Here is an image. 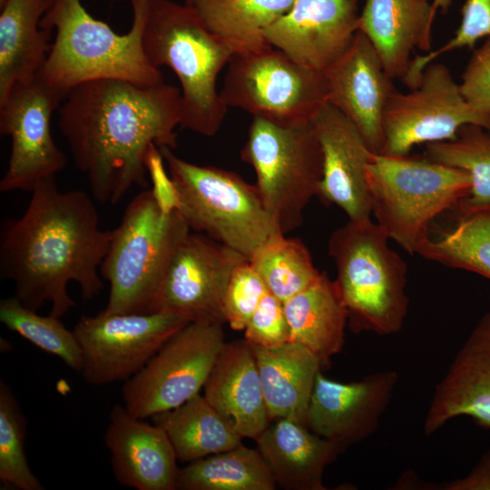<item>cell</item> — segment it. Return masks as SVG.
<instances>
[{
	"mask_svg": "<svg viewBox=\"0 0 490 490\" xmlns=\"http://www.w3.org/2000/svg\"><path fill=\"white\" fill-rule=\"evenodd\" d=\"M181 118V92L173 85L102 79L69 92L58 127L93 197L116 204L133 186L146 187L152 145L176 148L174 130Z\"/></svg>",
	"mask_w": 490,
	"mask_h": 490,
	"instance_id": "cell-1",
	"label": "cell"
},
{
	"mask_svg": "<svg viewBox=\"0 0 490 490\" xmlns=\"http://www.w3.org/2000/svg\"><path fill=\"white\" fill-rule=\"evenodd\" d=\"M31 192L24 212L2 222L0 275L13 281V296L24 306L37 311L48 302L49 314L62 318L76 306L70 282L84 300L102 292L111 230L101 228L96 206L83 191H61L51 178Z\"/></svg>",
	"mask_w": 490,
	"mask_h": 490,
	"instance_id": "cell-2",
	"label": "cell"
},
{
	"mask_svg": "<svg viewBox=\"0 0 490 490\" xmlns=\"http://www.w3.org/2000/svg\"><path fill=\"white\" fill-rule=\"evenodd\" d=\"M132 24L124 34L93 17L80 0H53L41 27L55 29L47 59L38 77L64 97L75 86L94 80L116 79L140 85L164 82L142 46L149 0H130Z\"/></svg>",
	"mask_w": 490,
	"mask_h": 490,
	"instance_id": "cell-3",
	"label": "cell"
},
{
	"mask_svg": "<svg viewBox=\"0 0 490 490\" xmlns=\"http://www.w3.org/2000/svg\"><path fill=\"white\" fill-rule=\"evenodd\" d=\"M142 46L152 66L170 67L181 83L180 126L215 135L228 108L217 90V78L235 55L232 47L204 26L191 5L170 0H149Z\"/></svg>",
	"mask_w": 490,
	"mask_h": 490,
	"instance_id": "cell-4",
	"label": "cell"
},
{
	"mask_svg": "<svg viewBox=\"0 0 490 490\" xmlns=\"http://www.w3.org/2000/svg\"><path fill=\"white\" fill-rule=\"evenodd\" d=\"M191 232L181 213H163L151 189L128 203L120 224L111 230L100 268L110 287L106 313L157 311L161 289L179 246Z\"/></svg>",
	"mask_w": 490,
	"mask_h": 490,
	"instance_id": "cell-5",
	"label": "cell"
},
{
	"mask_svg": "<svg viewBox=\"0 0 490 490\" xmlns=\"http://www.w3.org/2000/svg\"><path fill=\"white\" fill-rule=\"evenodd\" d=\"M388 240L371 219L348 220L328 240V254L337 269L335 282L354 333L393 335L407 318V266L389 248Z\"/></svg>",
	"mask_w": 490,
	"mask_h": 490,
	"instance_id": "cell-6",
	"label": "cell"
},
{
	"mask_svg": "<svg viewBox=\"0 0 490 490\" xmlns=\"http://www.w3.org/2000/svg\"><path fill=\"white\" fill-rule=\"evenodd\" d=\"M366 180L376 222L411 255L435 220L454 210L471 190L466 171L408 155L373 152Z\"/></svg>",
	"mask_w": 490,
	"mask_h": 490,
	"instance_id": "cell-7",
	"label": "cell"
},
{
	"mask_svg": "<svg viewBox=\"0 0 490 490\" xmlns=\"http://www.w3.org/2000/svg\"><path fill=\"white\" fill-rule=\"evenodd\" d=\"M160 151L178 191V211L191 230L211 237L248 260L271 238L282 234L255 185L233 172L187 162L170 148Z\"/></svg>",
	"mask_w": 490,
	"mask_h": 490,
	"instance_id": "cell-8",
	"label": "cell"
},
{
	"mask_svg": "<svg viewBox=\"0 0 490 490\" xmlns=\"http://www.w3.org/2000/svg\"><path fill=\"white\" fill-rule=\"evenodd\" d=\"M240 157L256 174V188L284 235L303 222L304 211L318 196L323 174L319 142L309 122L279 124L253 117Z\"/></svg>",
	"mask_w": 490,
	"mask_h": 490,
	"instance_id": "cell-9",
	"label": "cell"
},
{
	"mask_svg": "<svg viewBox=\"0 0 490 490\" xmlns=\"http://www.w3.org/2000/svg\"><path fill=\"white\" fill-rule=\"evenodd\" d=\"M220 94L229 107L279 124L309 122L328 99L324 74L308 69L281 50L235 54Z\"/></svg>",
	"mask_w": 490,
	"mask_h": 490,
	"instance_id": "cell-10",
	"label": "cell"
},
{
	"mask_svg": "<svg viewBox=\"0 0 490 490\" xmlns=\"http://www.w3.org/2000/svg\"><path fill=\"white\" fill-rule=\"evenodd\" d=\"M225 342L221 324H186L124 381L121 391L126 410L139 418H152L199 394Z\"/></svg>",
	"mask_w": 490,
	"mask_h": 490,
	"instance_id": "cell-11",
	"label": "cell"
},
{
	"mask_svg": "<svg viewBox=\"0 0 490 490\" xmlns=\"http://www.w3.org/2000/svg\"><path fill=\"white\" fill-rule=\"evenodd\" d=\"M466 125L490 132V113L470 105L450 69L433 62L424 69L416 88L407 93L395 90L389 97L379 153L407 156L416 145L455 139Z\"/></svg>",
	"mask_w": 490,
	"mask_h": 490,
	"instance_id": "cell-12",
	"label": "cell"
},
{
	"mask_svg": "<svg viewBox=\"0 0 490 490\" xmlns=\"http://www.w3.org/2000/svg\"><path fill=\"white\" fill-rule=\"evenodd\" d=\"M188 323L166 311L83 315L73 328L82 352L80 374L91 386L124 382Z\"/></svg>",
	"mask_w": 490,
	"mask_h": 490,
	"instance_id": "cell-13",
	"label": "cell"
},
{
	"mask_svg": "<svg viewBox=\"0 0 490 490\" xmlns=\"http://www.w3.org/2000/svg\"><path fill=\"white\" fill-rule=\"evenodd\" d=\"M65 97L38 76L15 83L0 102V132L11 140L7 169L0 191H32L54 178L66 157L51 132V116Z\"/></svg>",
	"mask_w": 490,
	"mask_h": 490,
	"instance_id": "cell-14",
	"label": "cell"
},
{
	"mask_svg": "<svg viewBox=\"0 0 490 490\" xmlns=\"http://www.w3.org/2000/svg\"><path fill=\"white\" fill-rule=\"evenodd\" d=\"M245 256L200 233L190 232L167 270L157 306L189 322L225 323L223 299L235 269Z\"/></svg>",
	"mask_w": 490,
	"mask_h": 490,
	"instance_id": "cell-15",
	"label": "cell"
},
{
	"mask_svg": "<svg viewBox=\"0 0 490 490\" xmlns=\"http://www.w3.org/2000/svg\"><path fill=\"white\" fill-rule=\"evenodd\" d=\"M394 370L342 383L318 373L307 412V426L342 451L377 431L398 382Z\"/></svg>",
	"mask_w": 490,
	"mask_h": 490,
	"instance_id": "cell-16",
	"label": "cell"
},
{
	"mask_svg": "<svg viewBox=\"0 0 490 490\" xmlns=\"http://www.w3.org/2000/svg\"><path fill=\"white\" fill-rule=\"evenodd\" d=\"M359 31L357 0H295L264 31L267 42L297 64L324 74Z\"/></svg>",
	"mask_w": 490,
	"mask_h": 490,
	"instance_id": "cell-17",
	"label": "cell"
},
{
	"mask_svg": "<svg viewBox=\"0 0 490 490\" xmlns=\"http://www.w3.org/2000/svg\"><path fill=\"white\" fill-rule=\"evenodd\" d=\"M324 75L327 102L356 126L372 152L379 153L384 111L397 89L368 38L358 31Z\"/></svg>",
	"mask_w": 490,
	"mask_h": 490,
	"instance_id": "cell-18",
	"label": "cell"
},
{
	"mask_svg": "<svg viewBox=\"0 0 490 490\" xmlns=\"http://www.w3.org/2000/svg\"><path fill=\"white\" fill-rule=\"evenodd\" d=\"M321 147L323 174L318 197L335 204L348 220H370L372 203L366 166L373 153L356 126L325 103L309 122Z\"/></svg>",
	"mask_w": 490,
	"mask_h": 490,
	"instance_id": "cell-19",
	"label": "cell"
},
{
	"mask_svg": "<svg viewBox=\"0 0 490 490\" xmlns=\"http://www.w3.org/2000/svg\"><path fill=\"white\" fill-rule=\"evenodd\" d=\"M115 405L109 414L104 445L115 480L136 490H176L178 459L160 426Z\"/></svg>",
	"mask_w": 490,
	"mask_h": 490,
	"instance_id": "cell-20",
	"label": "cell"
},
{
	"mask_svg": "<svg viewBox=\"0 0 490 490\" xmlns=\"http://www.w3.org/2000/svg\"><path fill=\"white\" fill-rule=\"evenodd\" d=\"M461 416L490 428V312L479 319L436 385L424 432L430 436Z\"/></svg>",
	"mask_w": 490,
	"mask_h": 490,
	"instance_id": "cell-21",
	"label": "cell"
},
{
	"mask_svg": "<svg viewBox=\"0 0 490 490\" xmlns=\"http://www.w3.org/2000/svg\"><path fill=\"white\" fill-rule=\"evenodd\" d=\"M203 391L242 437L255 439L271 421L254 352L245 339L225 342Z\"/></svg>",
	"mask_w": 490,
	"mask_h": 490,
	"instance_id": "cell-22",
	"label": "cell"
},
{
	"mask_svg": "<svg viewBox=\"0 0 490 490\" xmlns=\"http://www.w3.org/2000/svg\"><path fill=\"white\" fill-rule=\"evenodd\" d=\"M436 12L430 0H366L359 14V31L368 38L393 80H403L416 48L432 50Z\"/></svg>",
	"mask_w": 490,
	"mask_h": 490,
	"instance_id": "cell-23",
	"label": "cell"
},
{
	"mask_svg": "<svg viewBox=\"0 0 490 490\" xmlns=\"http://www.w3.org/2000/svg\"><path fill=\"white\" fill-rule=\"evenodd\" d=\"M276 485L285 490H325L323 475L342 450L297 421L279 418L254 439Z\"/></svg>",
	"mask_w": 490,
	"mask_h": 490,
	"instance_id": "cell-24",
	"label": "cell"
},
{
	"mask_svg": "<svg viewBox=\"0 0 490 490\" xmlns=\"http://www.w3.org/2000/svg\"><path fill=\"white\" fill-rule=\"evenodd\" d=\"M250 346L270 420L287 418L307 426L314 383L322 370L318 359L293 341L268 348Z\"/></svg>",
	"mask_w": 490,
	"mask_h": 490,
	"instance_id": "cell-25",
	"label": "cell"
},
{
	"mask_svg": "<svg viewBox=\"0 0 490 490\" xmlns=\"http://www.w3.org/2000/svg\"><path fill=\"white\" fill-rule=\"evenodd\" d=\"M53 0H6L0 15V102L15 83L32 82L43 68L52 31L41 20Z\"/></svg>",
	"mask_w": 490,
	"mask_h": 490,
	"instance_id": "cell-26",
	"label": "cell"
},
{
	"mask_svg": "<svg viewBox=\"0 0 490 490\" xmlns=\"http://www.w3.org/2000/svg\"><path fill=\"white\" fill-rule=\"evenodd\" d=\"M289 341L306 347L321 368L341 352L348 314L335 280L327 272L309 288L285 302Z\"/></svg>",
	"mask_w": 490,
	"mask_h": 490,
	"instance_id": "cell-27",
	"label": "cell"
},
{
	"mask_svg": "<svg viewBox=\"0 0 490 490\" xmlns=\"http://www.w3.org/2000/svg\"><path fill=\"white\" fill-rule=\"evenodd\" d=\"M443 226L431 225L416 254L442 265L490 279V205L469 209L458 204Z\"/></svg>",
	"mask_w": 490,
	"mask_h": 490,
	"instance_id": "cell-28",
	"label": "cell"
},
{
	"mask_svg": "<svg viewBox=\"0 0 490 490\" xmlns=\"http://www.w3.org/2000/svg\"><path fill=\"white\" fill-rule=\"evenodd\" d=\"M152 419L166 432L178 461L184 464L231 449L243 438L201 393Z\"/></svg>",
	"mask_w": 490,
	"mask_h": 490,
	"instance_id": "cell-29",
	"label": "cell"
},
{
	"mask_svg": "<svg viewBox=\"0 0 490 490\" xmlns=\"http://www.w3.org/2000/svg\"><path fill=\"white\" fill-rule=\"evenodd\" d=\"M295 0H189L204 26L235 54L261 51L270 44L264 31L285 15Z\"/></svg>",
	"mask_w": 490,
	"mask_h": 490,
	"instance_id": "cell-30",
	"label": "cell"
},
{
	"mask_svg": "<svg viewBox=\"0 0 490 490\" xmlns=\"http://www.w3.org/2000/svg\"><path fill=\"white\" fill-rule=\"evenodd\" d=\"M260 451L242 443L180 467L176 490H275Z\"/></svg>",
	"mask_w": 490,
	"mask_h": 490,
	"instance_id": "cell-31",
	"label": "cell"
},
{
	"mask_svg": "<svg viewBox=\"0 0 490 490\" xmlns=\"http://www.w3.org/2000/svg\"><path fill=\"white\" fill-rule=\"evenodd\" d=\"M249 261L268 290L282 302L311 286L321 274L304 243L284 234L271 238Z\"/></svg>",
	"mask_w": 490,
	"mask_h": 490,
	"instance_id": "cell-32",
	"label": "cell"
},
{
	"mask_svg": "<svg viewBox=\"0 0 490 490\" xmlns=\"http://www.w3.org/2000/svg\"><path fill=\"white\" fill-rule=\"evenodd\" d=\"M424 157L466 171L468 196L458 204L469 209L490 205V132L476 125L462 127L453 140L426 144Z\"/></svg>",
	"mask_w": 490,
	"mask_h": 490,
	"instance_id": "cell-33",
	"label": "cell"
},
{
	"mask_svg": "<svg viewBox=\"0 0 490 490\" xmlns=\"http://www.w3.org/2000/svg\"><path fill=\"white\" fill-rule=\"evenodd\" d=\"M0 321L39 349L60 358L72 370L81 372L79 343L60 318L39 315L12 296L0 301Z\"/></svg>",
	"mask_w": 490,
	"mask_h": 490,
	"instance_id": "cell-34",
	"label": "cell"
},
{
	"mask_svg": "<svg viewBox=\"0 0 490 490\" xmlns=\"http://www.w3.org/2000/svg\"><path fill=\"white\" fill-rule=\"evenodd\" d=\"M27 420L10 386L0 380V480L19 490H43L25 453Z\"/></svg>",
	"mask_w": 490,
	"mask_h": 490,
	"instance_id": "cell-35",
	"label": "cell"
},
{
	"mask_svg": "<svg viewBox=\"0 0 490 490\" xmlns=\"http://www.w3.org/2000/svg\"><path fill=\"white\" fill-rule=\"evenodd\" d=\"M490 38V0H465L461 9V22L454 36L443 45L426 54L412 58L410 66L403 78V83L410 90L421 80L424 69L446 53L474 48L481 39Z\"/></svg>",
	"mask_w": 490,
	"mask_h": 490,
	"instance_id": "cell-36",
	"label": "cell"
},
{
	"mask_svg": "<svg viewBox=\"0 0 490 490\" xmlns=\"http://www.w3.org/2000/svg\"><path fill=\"white\" fill-rule=\"evenodd\" d=\"M268 289L249 260L233 271L223 299L225 321L234 330H244Z\"/></svg>",
	"mask_w": 490,
	"mask_h": 490,
	"instance_id": "cell-37",
	"label": "cell"
},
{
	"mask_svg": "<svg viewBox=\"0 0 490 490\" xmlns=\"http://www.w3.org/2000/svg\"><path fill=\"white\" fill-rule=\"evenodd\" d=\"M244 339L258 347H276L289 341L283 302L270 291L262 298L244 328Z\"/></svg>",
	"mask_w": 490,
	"mask_h": 490,
	"instance_id": "cell-38",
	"label": "cell"
},
{
	"mask_svg": "<svg viewBox=\"0 0 490 490\" xmlns=\"http://www.w3.org/2000/svg\"><path fill=\"white\" fill-rule=\"evenodd\" d=\"M459 86L470 105L490 113V38L474 50Z\"/></svg>",
	"mask_w": 490,
	"mask_h": 490,
	"instance_id": "cell-39",
	"label": "cell"
},
{
	"mask_svg": "<svg viewBox=\"0 0 490 490\" xmlns=\"http://www.w3.org/2000/svg\"><path fill=\"white\" fill-rule=\"evenodd\" d=\"M163 161L160 149L152 145L146 156V169L152 183L151 191L160 210L165 214H170L178 211L180 201L175 183L165 171Z\"/></svg>",
	"mask_w": 490,
	"mask_h": 490,
	"instance_id": "cell-40",
	"label": "cell"
},
{
	"mask_svg": "<svg viewBox=\"0 0 490 490\" xmlns=\"http://www.w3.org/2000/svg\"><path fill=\"white\" fill-rule=\"evenodd\" d=\"M446 490H490V450L481 457L477 465L464 477L446 483Z\"/></svg>",
	"mask_w": 490,
	"mask_h": 490,
	"instance_id": "cell-41",
	"label": "cell"
},
{
	"mask_svg": "<svg viewBox=\"0 0 490 490\" xmlns=\"http://www.w3.org/2000/svg\"><path fill=\"white\" fill-rule=\"evenodd\" d=\"M430 1L436 11L441 10L443 12H446L452 4V0H430Z\"/></svg>",
	"mask_w": 490,
	"mask_h": 490,
	"instance_id": "cell-42",
	"label": "cell"
},
{
	"mask_svg": "<svg viewBox=\"0 0 490 490\" xmlns=\"http://www.w3.org/2000/svg\"><path fill=\"white\" fill-rule=\"evenodd\" d=\"M6 0H0V7L5 3Z\"/></svg>",
	"mask_w": 490,
	"mask_h": 490,
	"instance_id": "cell-43",
	"label": "cell"
},
{
	"mask_svg": "<svg viewBox=\"0 0 490 490\" xmlns=\"http://www.w3.org/2000/svg\"><path fill=\"white\" fill-rule=\"evenodd\" d=\"M189 0H185V3L188 2Z\"/></svg>",
	"mask_w": 490,
	"mask_h": 490,
	"instance_id": "cell-44",
	"label": "cell"
}]
</instances>
